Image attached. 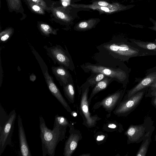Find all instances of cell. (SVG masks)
<instances>
[{
    "label": "cell",
    "mask_w": 156,
    "mask_h": 156,
    "mask_svg": "<svg viewBox=\"0 0 156 156\" xmlns=\"http://www.w3.org/2000/svg\"><path fill=\"white\" fill-rule=\"evenodd\" d=\"M99 52L95 58L99 63L109 60L113 61L116 66H124V62H128L132 57L156 55V53L142 49L125 38H114L97 47Z\"/></svg>",
    "instance_id": "1"
},
{
    "label": "cell",
    "mask_w": 156,
    "mask_h": 156,
    "mask_svg": "<svg viewBox=\"0 0 156 156\" xmlns=\"http://www.w3.org/2000/svg\"><path fill=\"white\" fill-rule=\"evenodd\" d=\"M39 118V128L43 156H54L58 144L65 138L66 127L54 124L51 130L48 128L41 115Z\"/></svg>",
    "instance_id": "2"
},
{
    "label": "cell",
    "mask_w": 156,
    "mask_h": 156,
    "mask_svg": "<svg viewBox=\"0 0 156 156\" xmlns=\"http://www.w3.org/2000/svg\"><path fill=\"white\" fill-rule=\"evenodd\" d=\"M80 67L85 72L102 73L122 84L123 88H126L129 81V71L127 66L115 67L100 63L92 64L87 62Z\"/></svg>",
    "instance_id": "3"
},
{
    "label": "cell",
    "mask_w": 156,
    "mask_h": 156,
    "mask_svg": "<svg viewBox=\"0 0 156 156\" xmlns=\"http://www.w3.org/2000/svg\"><path fill=\"white\" fill-rule=\"evenodd\" d=\"M90 87L83 84L80 87L78 97L79 111L83 119V124L88 128L95 127L97 122L101 119L97 115H92L90 112L88 100Z\"/></svg>",
    "instance_id": "4"
},
{
    "label": "cell",
    "mask_w": 156,
    "mask_h": 156,
    "mask_svg": "<svg viewBox=\"0 0 156 156\" xmlns=\"http://www.w3.org/2000/svg\"><path fill=\"white\" fill-rule=\"evenodd\" d=\"M153 123L151 118L148 116L145 117L144 122L142 124L131 125L124 133L125 135L127 138V144H138L142 141Z\"/></svg>",
    "instance_id": "5"
},
{
    "label": "cell",
    "mask_w": 156,
    "mask_h": 156,
    "mask_svg": "<svg viewBox=\"0 0 156 156\" xmlns=\"http://www.w3.org/2000/svg\"><path fill=\"white\" fill-rule=\"evenodd\" d=\"M148 88H145L128 99L122 100L113 111L114 114L118 116H127L139 105Z\"/></svg>",
    "instance_id": "6"
},
{
    "label": "cell",
    "mask_w": 156,
    "mask_h": 156,
    "mask_svg": "<svg viewBox=\"0 0 156 156\" xmlns=\"http://www.w3.org/2000/svg\"><path fill=\"white\" fill-rule=\"evenodd\" d=\"M47 54L55 64L64 66L68 70L73 71L75 66L72 58L67 49H64L59 45L47 48Z\"/></svg>",
    "instance_id": "7"
},
{
    "label": "cell",
    "mask_w": 156,
    "mask_h": 156,
    "mask_svg": "<svg viewBox=\"0 0 156 156\" xmlns=\"http://www.w3.org/2000/svg\"><path fill=\"white\" fill-rule=\"evenodd\" d=\"M8 119L2 129L0 130V156L6 146L11 145V137L13 132L16 114L13 109L9 113Z\"/></svg>",
    "instance_id": "8"
},
{
    "label": "cell",
    "mask_w": 156,
    "mask_h": 156,
    "mask_svg": "<svg viewBox=\"0 0 156 156\" xmlns=\"http://www.w3.org/2000/svg\"><path fill=\"white\" fill-rule=\"evenodd\" d=\"M126 88L118 90L108 95L101 101L96 102L93 109L96 110L102 107L108 113H111L122 100Z\"/></svg>",
    "instance_id": "9"
},
{
    "label": "cell",
    "mask_w": 156,
    "mask_h": 156,
    "mask_svg": "<svg viewBox=\"0 0 156 156\" xmlns=\"http://www.w3.org/2000/svg\"><path fill=\"white\" fill-rule=\"evenodd\" d=\"M69 136L65 142L63 154L64 156H71L76 148L79 141L82 138L80 132L75 128L73 123L70 122Z\"/></svg>",
    "instance_id": "10"
},
{
    "label": "cell",
    "mask_w": 156,
    "mask_h": 156,
    "mask_svg": "<svg viewBox=\"0 0 156 156\" xmlns=\"http://www.w3.org/2000/svg\"><path fill=\"white\" fill-rule=\"evenodd\" d=\"M156 81V67L148 70L146 76L136 85L128 90L122 100H126L138 92L149 86Z\"/></svg>",
    "instance_id": "11"
},
{
    "label": "cell",
    "mask_w": 156,
    "mask_h": 156,
    "mask_svg": "<svg viewBox=\"0 0 156 156\" xmlns=\"http://www.w3.org/2000/svg\"><path fill=\"white\" fill-rule=\"evenodd\" d=\"M42 71L48 87L51 93L60 102L68 112L71 113L72 110L70 107L55 83L53 77L49 74L48 69L44 70V71Z\"/></svg>",
    "instance_id": "12"
},
{
    "label": "cell",
    "mask_w": 156,
    "mask_h": 156,
    "mask_svg": "<svg viewBox=\"0 0 156 156\" xmlns=\"http://www.w3.org/2000/svg\"><path fill=\"white\" fill-rule=\"evenodd\" d=\"M19 137L21 154L23 156H31L23 126L22 120L20 115L17 116Z\"/></svg>",
    "instance_id": "13"
},
{
    "label": "cell",
    "mask_w": 156,
    "mask_h": 156,
    "mask_svg": "<svg viewBox=\"0 0 156 156\" xmlns=\"http://www.w3.org/2000/svg\"><path fill=\"white\" fill-rule=\"evenodd\" d=\"M51 70L53 74L62 86L72 79L69 71L63 66H52Z\"/></svg>",
    "instance_id": "14"
},
{
    "label": "cell",
    "mask_w": 156,
    "mask_h": 156,
    "mask_svg": "<svg viewBox=\"0 0 156 156\" xmlns=\"http://www.w3.org/2000/svg\"><path fill=\"white\" fill-rule=\"evenodd\" d=\"M155 127L153 125L150 129L145 135L139 150L136 155V156H145L146 155L149 146L151 141V135Z\"/></svg>",
    "instance_id": "15"
},
{
    "label": "cell",
    "mask_w": 156,
    "mask_h": 156,
    "mask_svg": "<svg viewBox=\"0 0 156 156\" xmlns=\"http://www.w3.org/2000/svg\"><path fill=\"white\" fill-rule=\"evenodd\" d=\"M114 80L112 78L106 76L103 80L97 83L94 87L88 99L89 105L90 104L92 99L96 94L106 89Z\"/></svg>",
    "instance_id": "16"
},
{
    "label": "cell",
    "mask_w": 156,
    "mask_h": 156,
    "mask_svg": "<svg viewBox=\"0 0 156 156\" xmlns=\"http://www.w3.org/2000/svg\"><path fill=\"white\" fill-rule=\"evenodd\" d=\"M62 87L65 97L70 102L74 103L75 92L73 79L69 80L66 84L62 85Z\"/></svg>",
    "instance_id": "17"
},
{
    "label": "cell",
    "mask_w": 156,
    "mask_h": 156,
    "mask_svg": "<svg viewBox=\"0 0 156 156\" xmlns=\"http://www.w3.org/2000/svg\"><path fill=\"white\" fill-rule=\"evenodd\" d=\"M129 40L130 42L142 49L156 53V41H144L133 38H129Z\"/></svg>",
    "instance_id": "18"
},
{
    "label": "cell",
    "mask_w": 156,
    "mask_h": 156,
    "mask_svg": "<svg viewBox=\"0 0 156 156\" xmlns=\"http://www.w3.org/2000/svg\"><path fill=\"white\" fill-rule=\"evenodd\" d=\"M106 76L101 73H92L83 84L93 88L97 83Z\"/></svg>",
    "instance_id": "19"
},
{
    "label": "cell",
    "mask_w": 156,
    "mask_h": 156,
    "mask_svg": "<svg viewBox=\"0 0 156 156\" xmlns=\"http://www.w3.org/2000/svg\"><path fill=\"white\" fill-rule=\"evenodd\" d=\"M103 129L108 132L118 131L121 132L123 130L122 125L116 121L108 122L104 126Z\"/></svg>",
    "instance_id": "20"
},
{
    "label": "cell",
    "mask_w": 156,
    "mask_h": 156,
    "mask_svg": "<svg viewBox=\"0 0 156 156\" xmlns=\"http://www.w3.org/2000/svg\"><path fill=\"white\" fill-rule=\"evenodd\" d=\"M54 16L58 19L65 22H69L71 18L69 16L58 8H52L51 9Z\"/></svg>",
    "instance_id": "21"
},
{
    "label": "cell",
    "mask_w": 156,
    "mask_h": 156,
    "mask_svg": "<svg viewBox=\"0 0 156 156\" xmlns=\"http://www.w3.org/2000/svg\"><path fill=\"white\" fill-rule=\"evenodd\" d=\"M39 27L41 32L46 36H49L50 34H57V30L47 24L40 23Z\"/></svg>",
    "instance_id": "22"
},
{
    "label": "cell",
    "mask_w": 156,
    "mask_h": 156,
    "mask_svg": "<svg viewBox=\"0 0 156 156\" xmlns=\"http://www.w3.org/2000/svg\"><path fill=\"white\" fill-rule=\"evenodd\" d=\"M96 21L90 20L80 23L76 27V29L78 30H85L93 27Z\"/></svg>",
    "instance_id": "23"
},
{
    "label": "cell",
    "mask_w": 156,
    "mask_h": 156,
    "mask_svg": "<svg viewBox=\"0 0 156 156\" xmlns=\"http://www.w3.org/2000/svg\"><path fill=\"white\" fill-rule=\"evenodd\" d=\"M70 123L66 118L63 116H60L58 115H55V118L54 124L62 127H69Z\"/></svg>",
    "instance_id": "24"
},
{
    "label": "cell",
    "mask_w": 156,
    "mask_h": 156,
    "mask_svg": "<svg viewBox=\"0 0 156 156\" xmlns=\"http://www.w3.org/2000/svg\"><path fill=\"white\" fill-rule=\"evenodd\" d=\"M14 32L13 29L12 28H8L0 33L1 41L2 42L7 41L12 35Z\"/></svg>",
    "instance_id": "25"
},
{
    "label": "cell",
    "mask_w": 156,
    "mask_h": 156,
    "mask_svg": "<svg viewBox=\"0 0 156 156\" xmlns=\"http://www.w3.org/2000/svg\"><path fill=\"white\" fill-rule=\"evenodd\" d=\"M9 117V115H8L0 104V130L3 128L8 120Z\"/></svg>",
    "instance_id": "26"
},
{
    "label": "cell",
    "mask_w": 156,
    "mask_h": 156,
    "mask_svg": "<svg viewBox=\"0 0 156 156\" xmlns=\"http://www.w3.org/2000/svg\"><path fill=\"white\" fill-rule=\"evenodd\" d=\"M31 9L34 12L37 13L44 14L45 9L40 5L29 1H27Z\"/></svg>",
    "instance_id": "27"
},
{
    "label": "cell",
    "mask_w": 156,
    "mask_h": 156,
    "mask_svg": "<svg viewBox=\"0 0 156 156\" xmlns=\"http://www.w3.org/2000/svg\"><path fill=\"white\" fill-rule=\"evenodd\" d=\"M108 136L107 134L101 132H98L94 136L96 142L98 145L102 144L105 141Z\"/></svg>",
    "instance_id": "28"
},
{
    "label": "cell",
    "mask_w": 156,
    "mask_h": 156,
    "mask_svg": "<svg viewBox=\"0 0 156 156\" xmlns=\"http://www.w3.org/2000/svg\"><path fill=\"white\" fill-rule=\"evenodd\" d=\"M8 5L12 10H19L21 6L20 0H7Z\"/></svg>",
    "instance_id": "29"
},
{
    "label": "cell",
    "mask_w": 156,
    "mask_h": 156,
    "mask_svg": "<svg viewBox=\"0 0 156 156\" xmlns=\"http://www.w3.org/2000/svg\"><path fill=\"white\" fill-rule=\"evenodd\" d=\"M93 4L97 5H99L100 6H104L106 7H108L109 8H113L118 6H120L122 5H120L119 4H118L117 5H111L110 4H109L107 2H105V1H100L98 2H97V3L96 2H94L93 3Z\"/></svg>",
    "instance_id": "30"
},
{
    "label": "cell",
    "mask_w": 156,
    "mask_h": 156,
    "mask_svg": "<svg viewBox=\"0 0 156 156\" xmlns=\"http://www.w3.org/2000/svg\"><path fill=\"white\" fill-rule=\"evenodd\" d=\"M27 1H29L34 3L38 4L41 6L45 10L48 9L47 5L45 2L43 0H26Z\"/></svg>",
    "instance_id": "31"
},
{
    "label": "cell",
    "mask_w": 156,
    "mask_h": 156,
    "mask_svg": "<svg viewBox=\"0 0 156 156\" xmlns=\"http://www.w3.org/2000/svg\"><path fill=\"white\" fill-rule=\"evenodd\" d=\"M147 94H145V97H150L152 98L153 97L156 96V88L152 90L147 91Z\"/></svg>",
    "instance_id": "32"
},
{
    "label": "cell",
    "mask_w": 156,
    "mask_h": 156,
    "mask_svg": "<svg viewBox=\"0 0 156 156\" xmlns=\"http://www.w3.org/2000/svg\"><path fill=\"white\" fill-rule=\"evenodd\" d=\"M149 20L152 23L153 26L149 27L148 28L156 32V20H154L151 17H150Z\"/></svg>",
    "instance_id": "33"
},
{
    "label": "cell",
    "mask_w": 156,
    "mask_h": 156,
    "mask_svg": "<svg viewBox=\"0 0 156 156\" xmlns=\"http://www.w3.org/2000/svg\"><path fill=\"white\" fill-rule=\"evenodd\" d=\"M155 88H156V81L149 86L147 91H150Z\"/></svg>",
    "instance_id": "34"
},
{
    "label": "cell",
    "mask_w": 156,
    "mask_h": 156,
    "mask_svg": "<svg viewBox=\"0 0 156 156\" xmlns=\"http://www.w3.org/2000/svg\"><path fill=\"white\" fill-rule=\"evenodd\" d=\"M151 99V103L155 108H156V96L153 97Z\"/></svg>",
    "instance_id": "35"
},
{
    "label": "cell",
    "mask_w": 156,
    "mask_h": 156,
    "mask_svg": "<svg viewBox=\"0 0 156 156\" xmlns=\"http://www.w3.org/2000/svg\"><path fill=\"white\" fill-rule=\"evenodd\" d=\"M36 79V76L34 73L32 74L30 76V80L32 81H34Z\"/></svg>",
    "instance_id": "36"
},
{
    "label": "cell",
    "mask_w": 156,
    "mask_h": 156,
    "mask_svg": "<svg viewBox=\"0 0 156 156\" xmlns=\"http://www.w3.org/2000/svg\"><path fill=\"white\" fill-rule=\"evenodd\" d=\"M71 115L74 117H75L77 115V113L75 111H72L70 113Z\"/></svg>",
    "instance_id": "37"
},
{
    "label": "cell",
    "mask_w": 156,
    "mask_h": 156,
    "mask_svg": "<svg viewBox=\"0 0 156 156\" xmlns=\"http://www.w3.org/2000/svg\"><path fill=\"white\" fill-rule=\"evenodd\" d=\"M62 4L63 5L65 6H67L68 5V2L65 1L62 2Z\"/></svg>",
    "instance_id": "38"
},
{
    "label": "cell",
    "mask_w": 156,
    "mask_h": 156,
    "mask_svg": "<svg viewBox=\"0 0 156 156\" xmlns=\"http://www.w3.org/2000/svg\"><path fill=\"white\" fill-rule=\"evenodd\" d=\"M154 140L156 141V134L154 136Z\"/></svg>",
    "instance_id": "39"
},
{
    "label": "cell",
    "mask_w": 156,
    "mask_h": 156,
    "mask_svg": "<svg viewBox=\"0 0 156 156\" xmlns=\"http://www.w3.org/2000/svg\"><path fill=\"white\" fill-rule=\"evenodd\" d=\"M61 1H62V2H63V1H65V2H67L66 0H61Z\"/></svg>",
    "instance_id": "40"
},
{
    "label": "cell",
    "mask_w": 156,
    "mask_h": 156,
    "mask_svg": "<svg viewBox=\"0 0 156 156\" xmlns=\"http://www.w3.org/2000/svg\"><path fill=\"white\" fill-rule=\"evenodd\" d=\"M156 41V39H155V41Z\"/></svg>",
    "instance_id": "41"
},
{
    "label": "cell",
    "mask_w": 156,
    "mask_h": 156,
    "mask_svg": "<svg viewBox=\"0 0 156 156\" xmlns=\"http://www.w3.org/2000/svg\"></svg>",
    "instance_id": "42"
}]
</instances>
